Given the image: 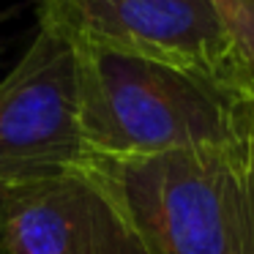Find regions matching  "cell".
Instances as JSON below:
<instances>
[{"mask_svg":"<svg viewBox=\"0 0 254 254\" xmlns=\"http://www.w3.org/2000/svg\"><path fill=\"white\" fill-rule=\"evenodd\" d=\"M252 131L156 156L85 153L77 167L115 205L145 254H254Z\"/></svg>","mask_w":254,"mask_h":254,"instance_id":"cell-1","label":"cell"},{"mask_svg":"<svg viewBox=\"0 0 254 254\" xmlns=\"http://www.w3.org/2000/svg\"><path fill=\"white\" fill-rule=\"evenodd\" d=\"M85 153L156 156L249 137L254 93L235 82L71 44Z\"/></svg>","mask_w":254,"mask_h":254,"instance_id":"cell-2","label":"cell"},{"mask_svg":"<svg viewBox=\"0 0 254 254\" xmlns=\"http://www.w3.org/2000/svg\"><path fill=\"white\" fill-rule=\"evenodd\" d=\"M36 17L71 44L208 74L254 93L213 0H36Z\"/></svg>","mask_w":254,"mask_h":254,"instance_id":"cell-3","label":"cell"},{"mask_svg":"<svg viewBox=\"0 0 254 254\" xmlns=\"http://www.w3.org/2000/svg\"><path fill=\"white\" fill-rule=\"evenodd\" d=\"M85 159L77 118V55L66 36L39 25L0 79V186L71 170Z\"/></svg>","mask_w":254,"mask_h":254,"instance_id":"cell-4","label":"cell"},{"mask_svg":"<svg viewBox=\"0 0 254 254\" xmlns=\"http://www.w3.org/2000/svg\"><path fill=\"white\" fill-rule=\"evenodd\" d=\"M6 254H145L79 167L11 189Z\"/></svg>","mask_w":254,"mask_h":254,"instance_id":"cell-5","label":"cell"},{"mask_svg":"<svg viewBox=\"0 0 254 254\" xmlns=\"http://www.w3.org/2000/svg\"><path fill=\"white\" fill-rule=\"evenodd\" d=\"M246 63L249 74L254 77V0H213Z\"/></svg>","mask_w":254,"mask_h":254,"instance_id":"cell-6","label":"cell"},{"mask_svg":"<svg viewBox=\"0 0 254 254\" xmlns=\"http://www.w3.org/2000/svg\"><path fill=\"white\" fill-rule=\"evenodd\" d=\"M8 205H11V189L0 186V254H6V221H8Z\"/></svg>","mask_w":254,"mask_h":254,"instance_id":"cell-7","label":"cell"},{"mask_svg":"<svg viewBox=\"0 0 254 254\" xmlns=\"http://www.w3.org/2000/svg\"><path fill=\"white\" fill-rule=\"evenodd\" d=\"M8 19V11H0V22H6Z\"/></svg>","mask_w":254,"mask_h":254,"instance_id":"cell-8","label":"cell"},{"mask_svg":"<svg viewBox=\"0 0 254 254\" xmlns=\"http://www.w3.org/2000/svg\"><path fill=\"white\" fill-rule=\"evenodd\" d=\"M252 137H254V131H252Z\"/></svg>","mask_w":254,"mask_h":254,"instance_id":"cell-9","label":"cell"}]
</instances>
